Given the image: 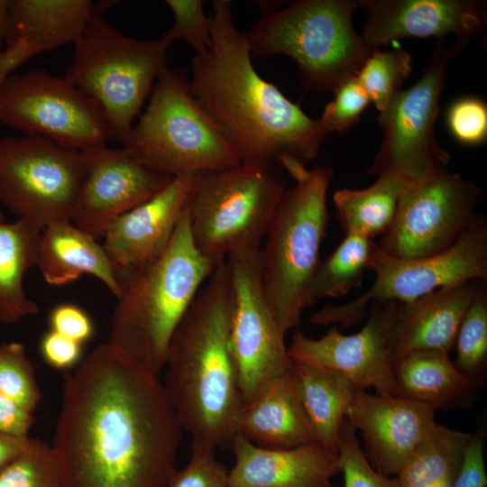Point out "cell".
I'll use <instances>...</instances> for the list:
<instances>
[{
    "label": "cell",
    "instance_id": "1",
    "mask_svg": "<svg viewBox=\"0 0 487 487\" xmlns=\"http://www.w3.org/2000/svg\"><path fill=\"white\" fill-rule=\"evenodd\" d=\"M181 432L161 377L107 342L65 373L51 446L63 487H165Z\"/></svg>",
    "mask_w": 487,
    "mask_h": 487
},
{
    "label": "cell",
    "instance_id": "2",
    "mask_svg": "<svg viewBox=\"0 0 487 487\" xmlns=\"http://www.w3.org/2000/svg\"><path fill=\"white\" fill-rule=\"evenodd\" d=\"M208 20L211 45L192 60L195 97L241 162L306 166L329 133L258 74L246 34L234 22L232 1H212Z\"/></svg>",
    "mask_w": 487,
    "mask_h": 487
},
{
    "label": "cell",
    "instance_id": "3",
    "mask_svg": "<svg viewBox=\"0 0 487 487\" xmlns=\"http://www.w3.org/2000/svg\"><path fill=\"white\" fill-rule=\"evenodd\" d=\"M233 292L225 259L199 289L170 341L161 380L191 447L216 451L237 435L244 405L230 346Z\"/></svg>",
    "mask_w": 487,
    "mask_h": 487
},
{
    "label": "cell",
    "instance_id": "4",
    "mask_svg": "<svg viewBox=\"0 0 487 487\" xmlns=\"http://www.w3.org/2000/svg\"><path fill=\"white\" fill-rule=\"evenodd\" d=\"M216 262L195 246L185 209L160 257L138 267L119 269V293L108 343L161 377L172 336Z\"/></svg>",
    "mask_w": 487,
    "mask_h": 487
},
{
    "label": "cell",
    "instance_id": "5",
    "mask_svg": "<svg viewBox=\"0 0 487 487\" xmlns=\"http://www.w3.org/2000/svg\"><path fill=\"white\" fill-rule=\"evenodd\" d=\"M283 169L295 183L279 202L261 248L260 266L268 303L286 335L310 307L308 292L326 235V195L334 170L325 165L308 170L296 161Z\"/></svg>",
    "mask_w": 487,
    "mask_h": 487
},
{
    "label": "cell",
    "instance_id": "6",
    "mask_svg": "<svg viewBox=\"0 0 487 487\" xmlns=\"http://www.w3.org/2000/svg\"><path fill=\"white\" fill-rule=\"evenodd\" d=\"M265 2L245 32L252 57L284 55L299 68L303 87L328 92L356 76L371 54L352 16L354 0H298L280 8Z\"/></svg>",
    "mask_w": 487,
    "mask_h": 487
},
{
    "label": "cell",
    "instance_id": "7",
    "mask_svg": "<svg viewBox=\"0 0 487 487\" xmlns=\"http://www.w3.org/2000/svg\"><path fill=\"white\" fill-rule=\"evenodd\" d=\"M123 147L146 168L172 179L241 163L192 93L189 78L168 67Z\"/></svg>",
    "mask_w": 487,
    "mask_h": 487
},
{
    "label": "cell",
    "instance_id": "8",
    "mask_svg": "<svg viewBox=\"0 0 487 487\" xmlns=\"http://www.w3.org/2000/svg\"><path fill=\"white\" fill-rule=\"evenodd\" d=\"M285 190L276 165L241 162L196 174L186 206L195 246L215 262L260 251Z\"/></svg>",
    "mask_w": 487,
    "mask_h": 487
},
{
    "label": "cell",
    "instance_id": "9",
    "mask_svg": "<svg viewBox=\"0 0 487 487\" xmlns=\"http://www.w3.org/2000/svg\"><path fill=\"white\" fill-rule=\"evenodd\" d=\"M96 12L74 44L65 78L102 109L110 138L122 146L141 114L161 72L170 47L159 40H137L116 30Z\"/></svg>",
    "mask_w": 487,
    "mask_h": 487
},
{
    "label": "cell",
    "instance_id": "10",
    "mask_svg": "<svg viewBox=\"0 0 487 487\" xmlns=\"http://www.w3.org/2000/svg\"><path fill=\"white\" fill-rule=\"evenodd\" d=\"M369 270L372 286L354 299L339 305L325 304L309 321L314 325L338 324L348 327L367 313L375 301L409 302L431 291L473 280H487V222L477 214L469 228L450 248L439 253L400 259L376 244Z\"/></svg>",
    "mask_w": 487,
    "mask_h": 487
},
{
    "label": "cell",
    "instance_id": "11",
    "mask_svg": "<svg viewBox=\"0 0 487 487\" xmlns=\"http://www.w3.org/2000/svg\"><path fill=\"white\" fill-rule=\"evenodd\" d=\"M86 168L82 151L49 138H0V205L40 230L71 222Z\"/></svg>",
    "mask_w": 487,
    "mask_h": 487
},
{
    "label": "cell",
    "instance_id": "12",
    "mask_svg": "<svg viewBox=\"0 0 487 487\" xmlns=\"http://www.w3.org/2000/svg\"><path fill=\"white\" fill-rule=\"evenodd\" d=\"M466 45L455 41L446 47L438 41L421 77L380 112L382 142L368 173L394 174L408 182L447 170L450 154L436 141L434 128L448 65Z\"/></svg>",
    "mask_w": 487,
    "mask_h": 487
},
{
    "label": "cell",
    "instance_id": "13",
    "mask_svg": "<svg viewBox=\"0 0 487 487\" xmlns=\"http://www.w3.org/2000/svg\"><path fill=\"white\" fill-rule=\"evenodd\" d=\"M0 123L84 151L106 145L110 129L99 106L65 77L44 69L0 82Z\"/></svg>",
    "mask_w": 487,
    "mask_h": 487
},
{
    "label": "cell",
    "instance_id": "14",
    "mask_svg": "<svg viewBox=\"0 0 487 487\" xmlns=\"http://www.w3.org/2000/svg\"><path fill=\"white\" fill-rule=\"evenodd\" d=\"M480 194L476 184L448 170L403 182L393 221L377 246L400 259L446 251L473 223Z\"/></svg>",
    "mask_w": 487,
    "mask_h": 487
},
{
    "label": "cell",
    "instance_id": "15",
    "mask_svg": "<svg viewBox=\"0 0 487 487\" xmlns=\"http://www.w3.org/2000/svg\"><path fill=\"white\" fill-rule=\"evenodd\" d=\"M260 252L225 258L233 292L230 346L244 403L269 380L292 369L285 335L262 288Z\"/></svg>",
    "mask_w": 487,
    "mask_h": 487
},
{
    "label": "cell",
    "instance_id": "16",
    "mask_svg": "<svg viewBox=\"0 0 487 487\" xmlns=\"http://www.w3.org/2000/svg\"><path fill=\"white\" fill-rule=\"evenodd\" d=\"M399 308L395 300L371 303L367 322L353 335L342 334L336 326L317 339L298 330L288 346L289 357L339 372L356 390L373 388L379 395L400 396L391 346Z\"/></svg>",
    "mask_w": 487,
    "mask_h": 487
},
{
    "label": "cell",
    "instance_id": "17",
    "mask_svg": "<svg viewBox=\"0 0 487 487\" xmlns=\"http://www.w3.org/2000/svg\"><path fill=\"white\" fill-rule=\"evenodd\" d=\"M82 152L87 168L71 222L96 240L118 217L173 179L146 168L124 147L103 145Z\"/></svg>",
    "mask_w": 487,
    "mask_h": 487
},
{
    "label": "cell",
    "instance_id": "18",
    "mask_svg": "<svg viewBox=\"0 0 487 487\" xmlns=\"http://www.w3.org/2000/svg\"><path fill=\"white\" fill-rule=\"evenodd\" d=\"M436 411L402 396L356 390L345 419L361 432L370 464L385 475L396 476L437 424Z\"/></svg>",
    "mask_w": 487,
    "mask_h": 487
},
{
    "label": "cell",
    "instance_id": "19",
    "mask_svg": "<svg viewBox=\"0 0 487 487\" xmlns=\"http://www.w3.org/2000/svg\"><path fill=\"white\" fill-rule=\"evenodd\" d=\"M368 17L363 32L365 44L380 49L407 37H436L453 33L468 43L486 25V4L477 0H359Z\"/></svg>",
    "mask_w": 487,
    "mask_h": 487
},
{
    "label": "cell",
    "instance_id": "20",
    "mask_svg": "<svg viewBox=\"0 0 487 487\" xmlns=\"http://www.w3.org/2000/svg\"><path fill=\"white\" fill-rule=\"evenodd\" d=\"M195 176L174 178L107 229L102 245L119 269L138 267L162 254L186 209Z\"/></svg>",
    "mask_w": 487,
    "mask_h": 487
},
{
    "label": "cell",
    "instance_id": "21",
    "mask_svg": "<svg viewBox=\"0 0 487 487\" xmlns=\"http://www.w3.org/2000/svg\"><path fill=\"white\" fill-rule=\"evenodd\" d=\"M230 446L229 487H333L339 472L337 455L319 444L268 448L236 435Z\"/></svg>",
    "mask_w": 487,
    "mask_h": 487
},
{
    "label": "cell",
    "instance_id": "22",
    "mask_svg": "<svg viewBox=\"0 0 487 487\" xmlns=\"http://www.w3.org/2000/svg\"><path fill=\"white\" fill-rule=\"evenodd\" d=\"M473 280L443 287L409 302H400L392 336L394 363L418 350L449 354L462 317L479 287Z\"/></svg>",
    "mask_w": 487,
    "mask_h": 487
},
{
    "label": "cell",
    "instance_id": "23",
    "mask_svg": "<svg viewBox=\"0 0 487 487\" xmlns=\"http://www.w3.org/2000/svg\"><path fill=\"white\" fill-rule=\"evenodd\" d=\"M237 435L268 448L318 444L292 369L269 380L244 403L237 420Z\"/></svg>",
    "mask_w": 487,
    "mask_h": 487
},
{
    "label": "cell",
    "instance_id": "24",
    "mask_svg": "<svg viewBox=\"0 0 487 487\" xmlns=\"http://www.w3.org/2000/svg\"><path fill=\"white\" fill-rule=\"evenodd\" d=\"M36 266L44 280L66 285L88 274L101 280L116 297L118 271L102 244L72 222H58L41 232Z\"/></svg>",
    "mask_w": 487,
    "mask_h": 487
},
{
    "label": "cell",
    "instance_id": "25",
    "mask_svg": "<svg viewBox=\"0 0 487 487\" xmlns=\"http://www.w3.org/2000/svg\"><path fill=\"white\" fill-rule=\"evenodd\" d=\"M96 9L89 0H10L6 44H24L35 55L74 45Z\"/></svg>",
    "mask_w": 487,
    "mask_h": 487
},
{
    "label": "cell",
    "instance_id": "26",
    "mask_svg": "<svg viewBox=\"0 0 487 487\" xmlns=\"http://www.w3.org/2000/svg\"><path fill=\"white\" fill-rule=\"evenodd\" d=\"M292 371L318 444L337 455L341 426L356 389L345 375L323 366L292 362Z\"/></svg>",
    "mask_w": 487,
    "mask_h": 487
},
{
    "label": "cell",
    "instance_id": "27",
    "mask_svg": "<svg viewBox=\"0 0 487 487\" xmlns=\"http://www.w3.org/2000/svg\"><path fill=\"white\" fill-rule=\"evenodd\" d=\"M41 232L22 218L0 221V323L16 324L39 311L24 290L23 280L36 266Z\"/></svg>",
    "mask_w": 487,
    "mask_h": 487
},
{
    "label": "cell",
    "instance_id": "28",
    "mask_svg": "<svg viewBox=\"0 0 487 487\" xmlns=\"http://www.w3.org/2000/svg\"><path fill=\"white\" fill-rule=\"evenodd\" d=\"M400 396L436 410L467 394L476 381L462 372L449 354L436 350L410 352L394 363Z\"/></svg>",
    "mask_w": 487,
    "mask_h": 487
},
{
    "label": "cell",
    "instance_id": "29",
    "mask_svg": "<svg viewBox=\"0 0 487 487\" xmlns=\"http://www.w3.org/2000/svg\"><path fill=\"white\" fill-rule=\"evenodd\" d=\"M473 434L436 424L395 476L400 487H452Z\"/></svg>",
    "mask_w": 487,
    "mask_h": 487
},
{
    "label": "cell",
    "instance_id": "30",
    "mask_svg": "<svg viewBox=\"0 0 487 487\" xmlns=\"http://www.w3.org/2000/svg\"><path fill=\"white\" fill-rule=\"evenodd\" d=\"M402 185L398 176L381 174L365 188L335 189L333 202L345 234H357L372 240L384 234L393 221Z\"/></svg>",
    "mask_w": 487,
    "mask_h": 487
},
{
    "label": "cell",
    "instance_id": "31",
    "mask_svg": "<svg viewBox=\"0 0 487 487\" xmlns=\"http://www.w3.org/2000/svg\"><path fill=\"white\" fill-rule=\"evenodd\" d=\"M375 247L372 239L346 234L335 251L320 261L309 288V305L325 298L344 297L358 287Z\"/></svg>",
    "mask_w": 487,
    "mask_h": 487
},
{
    "label": "cell",
    "instance_id": "32",
    "mask_svg": "<svg viewBox=\"0 0 487 487\" xmlns=\"http://www.w3.org/2000/svg\"><path fill=\"white\" fill-rule=\"evenodd\" d=\"M412 72V55L402 49L373 50L359 69L356 78L370 100L383 111L401 90Z\"/></svg>",
    "mask_w": 487,
    "mask_h": 487
},
{
    "label": "cell",
    "instance_id": "33",
    "mask_svg": "<svg viewBox=\"0 0 487 487\" xmlns=\"http://www.w3.org/2000/svg\"><path fill=\"white\" fill-rule=\"evenodd\" d=\"M454 348L455 366L477 382L487 362V289L482 283L458 326Z\"/></svg>",
    "mask_w": 487,
    "mask_h": 487
},
{
    "label": "cell",
    "instance_id": "34",
    "mask_svg": "<svg viewBox=\"0 0 487 487\" xmlns=\"http://www.w3.org/2000/svg\"><path fill=\"white\" fill-rule=\"evenodd\" d=\"M0 487H63L51 445L30 437L23 450L0 469Z\"/></svg>",
    "mask_w": 487,
    "mask_h": 487
},
{
    "label": "cell",
    "instance_id": "35",
    "mask_svg": "<svg viewBox=\"0 0 487 487\" xmlns=\"http://www.w3.org/2000/svg\"><path fill=\"white\" fill-rule=\"evenodd\" d=\"M0 392L30 413L41 402L42 395L34 367L19 342L0 345Z\"/></svg>",
    "mask_w": 487,
    "mask_h": 487
},
{
    "label": "cell",
    "instance_id": "36",
    "mask_svg": "<svg viewBox=\"0 0 487 487\" xmlns=\"http://www.w3.org/2000/svg\"><path fill=\"white\" fill-rule=\"evenodd\" d=\"M337 463L344 487H400L396 477L377 471L362 450L354 428L345 418L337 444Z\"/></svg>",
    "mask_w": 487,
    "mask_h": 487
},
{
    "label": "cell",
    "instance_id": "37",
    "mask_svg": "<svg viewBox=\"0 0 487 487\" xmlns=\"http://www.w3.org/2000/svg\"><path fill=\"white\" fill-rule=\"evenodd\" d=\"M165 3L173 14L174 23L161 39L170 45L176 41H184L196 54L207 51L211 45V35L204 1L166 0Z\"/></svg>",
    "mask_w": 487,
    "mask_h": 487
},
{
    "label": "cell",
    "instance_id": "38",
    "mask_svg": "<svg viewBox=\"0 0 487 487\" xmlns=\"http://www.w3.org/2000/svg\"><path fill=\"white\" fill-rule=\"evenodd\" d=\"M334 94L318 120L329 133H344L358 123L371 100L356 76L342 83Z\"/></svg>",
    "mask_w": 487,
    "mask_h": 487
},
{
    "label": "cell",
    "instance_id": "39",
    "mask_svg": "<svg viewBox=\"0 0 487 487\" xmlns=\"http://www.w3.org/2000/svg\"><path fill=\"white\" fill-rule=\"evenodd\" d=\"M449 133L464 145L476 146L487 137V106L477 96H463L453 101L446 114Z\"/></svg>",
    "mask_w": 487,
    "mask_h": 487
},
{
    "label": "cell",
    "instance_id": "40",
    "mask_svg": "<svg viewBox=\"0 0 487 487\" xmlns=\"http://www.w3.org/2000/svg\"><path fill=\"white\" fill-rule=\"evenodd\" d=\"M165 487H229L228 470L216 451L191 447L188 464L174 472Z\"/></svg>",
    "mask_w": 487,
    "mask_h": 487
},
{
    "label": "cell",
    "instance_id": "41",
    "mask_svg": "<svg viewBox=\"0 0 487 487\" xmlns=\"http://www.w3.org/2000/svg\"><path fill=\"white\" fill-rule=\"evenodd\" d=\"M50 329L75 340L83 345L88 342L95 331L90 316L80 307L71 303L55 306L49 315Z\"/></svg>",
    "mask_w": 487,
    "mask_h": 487
},
{
    "label": "cell",
    "instance_id": "42",
    "mask_svg": "<svg viewBox=\"0 0 487 487\" xmlns=\"http://www.w3.org/2000/svg\"><path fill=\"white\" fill-rule=\"evenodd\" d=\"M39 352L48 366L59 371H68L81 363L83 345L49 329L41 337Z\"/></svg>",
    "mask_w": 487,
    "mask_h": 487
},
{
    "label": "cell",
    "instance_id": "43",
    "mask_svg": "<svg viewBox=\"0 0 487 487\" xmlns=\"http://www.w3.org/2000/svg\"><path fill=\"white\" fill-rule=\"evenodd\" d=\"M483 438L473 434L461 471L452 487H486Z\"/></svg>",
    "mask_w": 487,
    "mask_h": 487
},
{
    "label": "cell",
    "instance_id": "44",
    "mask_svg": "<svg viewBox=\"0 0 487 487\" xmlns=\"http://www.w3.org/2000/svg\"><path fill=\"white\" fill-rule=\"evenodd\" d=\"M34 423V417L0 392V430L25 436Z\"/></svg>",
    "mask_w": 487,
    "mask_h": 487
},
{
    "label": "cell",
    "instance_id": "45",
    "mask_svg": "<svg viewBox=\"0 0 487 487\" xmlns=\"http://www.w3.org/2000/svg\"><path fill=\"white\" fill-rule=\"evenodd\" d=\"M29 438L0 430V469L23 450Z\"/></svg>",
    "mask_w": 487,
    "mask_h": 487
},
{
    "label": "cell",
    "instance_id": "46",
    "mask_svg": "<svg viewBox=\"0 0 487 487\" xmlns=\"http://www.w3.org/2000/svg\"><path fill=\"white\" fill-rule=\"evenodd\" d=\"M10 0H0V51L6 44L10 27Z\"/></svg>",
    "mask_w": 487,
    "mask_h": 487
},
{
    "label": "cell",
    "instance_id": "47",
    "mask_svg": "<svg viewBox=\"0 0 487 487\" xmlns=\"http://www.w3.org/2000/svg\"><path fill=\"white\" fill-rule=\"evenodd\" d=\"M5 215H4L3 211H2V209L0 208V221H5Z\"/></svg>",
    "mask_w": 487,
    "mask_h": 487
}]
</instances>
